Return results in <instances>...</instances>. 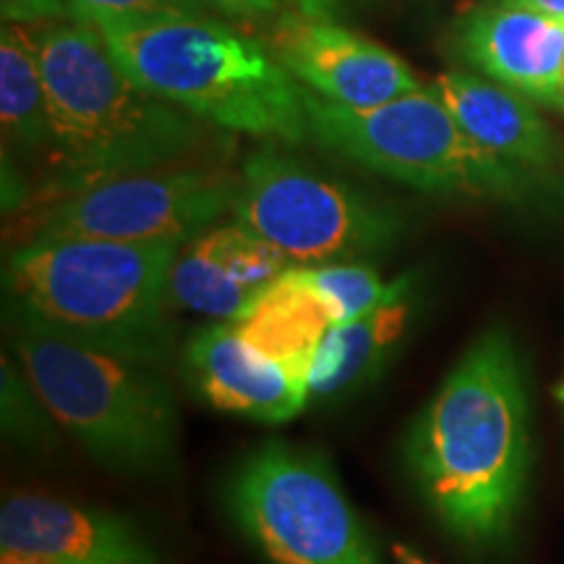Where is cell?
<instances>
[{"label":"cell","instance_id":"9c48e42d","mask_svg":"<svg viewBox=\"0 0 564 564\" xmlns=\"http://www.w3.org/2000/svg\"><path fill=\"white\" fill-rule=\"evenodd\" d=\"M236 194L238 183L223 173H126L53 204L34 238L181 243L232 207Z\"/></svg>","mask_w":564,"mask_h":564},{"label":"cell","instance_id":"8992f818","mask_svg":"<svg viewBox=\"0 0 564 564\" xmlns=\"http://www.w3.org/2000/svg\"><path fill=\"white\" fill-rule=\"evenodd\" d=\"M303 100L322 147L419 192L514 202L531 188V173L484 150L432 87L366 110L327 102L306 87Z\"/></svg>","mask_w":564,"mask_h":564},{"label":"cell","instance_id":"52a82bcc","mask_svg":"<svg viewBox=\"0 0 564 564\" xmlns=\"http://www.w3.org/2000/svg\"><path fill=\"white\" fill-rule=\"evenodd\" d=\"M230 512L272 564H382L333 465L314 449H257L232 478Z\"/></svg>","mask_w":564,"mask_h":564},{"label":"cell","instance_id":"44dd1931","mask_svg":"<svg viewBox=\"0 0 564 564\" xmlns=\"http://www.w3.org/2000/svg\"><path fill=\"white\" fill-rule=\"evenodd\" d=\"M66 0H3V21L13 24H40V21L68 19Z\"/></svg>","mask_w":564,"mask_h":564},{"label":"cell","instance_id":"7402d4cb","mask_svg":"<svg viewBox=\"0 0 564 564\" xmlns=\"http://www.w3.org/2000/svg\"><path fill=\"white\" fill-rule=\"evenodd\" d=\"M293 3L299 6V13H303V17L335 21L337 17H343L352 3H364V0H293Z\"/></svg>","mask_w":564,"mask_h":564},{"label":"cell","instance_id":"7a4b0ae2","mask_svg":"<svg viewBox=\"0 0 564 564\" xmlns=\"http://www.w3.org/2000/svg\"><path fill=\"white\" fill-rule=\"evenodd\" d=\"M26 26L45 87L47 147L74 192L167 165L199 144L188 112L139 87L89 21Z\"/></svg>","mask_w":564,"mask_h":564},{"label":"cell","instance_id":"5bb4252c","mask_svg":"<svg viewBox=\"0 0 564 564\" xmlns=\"http://www.w3.org/2000/svg\"><path fill=\"white\" fill-rule=\"evenodd\" d=\"M291 267L285 253L243 225H223L199 232L175 257L171 295L196 314L232 322Z\"/></svg>","mask_w":564,"mask_h":564},{"label":"cell","instance_id":"ffe728a7","mask_svg":"<svg viewBox=\"0 0 564 564\" xmlns=\"http://www.w3.org/2000/svg\"><path fill=\"white\" fill-rule=\"evenodd\" d=\"M70 17H160V13H194L188 0H66Z\"/></svg>","mask_w":564,"mask_h":564},{"label":"cell","instance_id":"4316f807","mask_svg":"<svg viewBox=\"0 0 564 564\" xmlns=\"http://www.w3.org/2000/svg\"><path fill=\"white\" fill-rule=\"evenodd\" d=\"M556 398H560V403L564 405V379H562V384L556 387Z\"/></svg>","mask_w":564,"mask_h":564},{"label":"cell","instance_id":"ba28073f","mask_svg":"<svg viewBox=\"0 0 564 564\" xmlns=\"http://www.w3.org/2000/svg\"><path fill=\"white\" fill-rule=\"evenodd\" d=\"M230 209L293 267L352 262L392 246L400 232L392 212L272 150L246 162Z\"/></svg>","mask_w":564,"mask_h":564},{"label":"cell","instance_id":"83f0119b","mask_svg":"<svg viewBox=\"0 0 564 564\" xmlns=\"http://www.w3.org/2000/svg\"><path fill=\"white\" fill-rule=\"evenodd\" d=\"M188 3H192V6H194V9H196V3H199V0H188Z\"/></svg>","mask_w":564,"mask_h":564},{"label":"cell","instance_id":"30bf717a","mask_svg":"<svg viewBox=\"0 0 564 564\" xmlns=\"http://www.w3.org/2000/svg\"><path fill=\"white\" fill-rule=\"evenodd\" d=\"M272 53L293 79L343 108H379L421 89L403 58L335 21L285 17L272 32Z\"/></svg>","mask_w":564,"mask_h":564},{"label":"cell","instance_id":"7c38bea8","mask_svg":"<svg viewBox=\"0 0 564 564\" xmlns=\"http://www.w3.org/2000/svg\"><path fill=\"white\" fill-rule=\"evenodd\" d=\"M186 373L212 408L262 423H285L306 408L308 387L251 348L232 324H212L186 345Z\"/></svg>","mask_w":564,"mask_h":564},{"label":"cell","instance_id":"603a6c76","mask_svg":"<svg viewBox=\"0 0 564 564\" xmlns=\"http://www.w3.org/2000/svg\"><path fill=\"white\" fill-rule=\"evenodd\" d=\"M215 3L230 13H270L280 9L282 0H215Z\"/></svg>","mask_w":564,"mask_h":564},{"label":"cell","instance_id":"5b68a950","mask_svg":"<svg viewBox=\"0 0 564 564\" xmlns=\"http://www.w3.org/2000/svg\"><path fill=\"white\" fill-rule=\"evenodd\" d=\"M11 343L34 398L95 460L129 474L173 463L178 413L158 366L21 319Z\"/></svg>","mask_w":564,"mask_h":564},{"label":"cell","instance_id":"277c9868","mask_svg":"<svg viewBox=\"0 0 564 564\" xmlns=\"http://www.w3.org/2000/svg\"><path fill=\"white\" fill-rule=\"evenodd\" d=\"M178 246L32 238L6 272L13 312L66 340L158 366L171 352L165 295Z\"/></svg>","mask_w":564,"mask_h":564},{"label":"cell","instance_id":"d6986e66","mask_svg":"<svg viewBox=\"0 0 564 564\" xmlns=\"http://www.w3.org/2000/svg\"><path fill=\"white\" fill-rule=\"evenodd\" d=\"M303 274L312 282L314 291L322 295L324 303L333 308L337 324H345L373 308L382 299L387 285L379 280L373 267L335 262L303 267Z\"/></svg>","mask_w":564,"mask_h":564},{"label":"cell","instance_id":"8fae6325","mask_svg":"<svg viewBox=\"0 0 564 564\" xmlns=\"http://www.w3.org/2000/svg\"><path fill=\"white\" fill-rule=\"evenodd\" d=\"M457 47L489 79L564 112L562 21L499 0L465 13L457 26Z\"/></svg>","mask_w":564,"mask_h":564},{"label":"cell","instance_id":"484cf974","mask_svg":"<svg viewBox=\"0 0 564 564\" xmlns=\"http://www.w3.org/2000/svg\"><path fill=\"white\" fill-rule=\"evenodd\" d=\"M3 564H63L51 556H37V554H19V552H3Z\"/></svg>","mask_w":564,"mask_h":564},{"label":"cell","instance_id":"2e32d148","mask_svg":"<svg viewBox=\"0 0 564 564\" xmlns=\"http://www.w3.org/2000/svg\"><path fill=\"white\" fill-rule=\"evenodd\" d=\"M419 274L405 272L387 285L377 306L356 319L337 324L316 352L308 394L329 400L371 382L403 343L419 312Z\"/></svg>","mask_w":564,"mask_h":564},{"label":"cell","instance_id":"3957f363","mask_svg":"<svg viewBox=\"0 0 564 564\" xmlns=\"http://www.w3.org/2000/svg\"><path fill=\"white\" fill-rule=\"evenodd\" d=\"M118 66L160 100L220 129L299 141L312 137L303 87L272 47L196 19L87 17Z\"/></svg>","mask_w":564,"mask_h":564},{"label":"cell","instance_id":"d4e9b609","mask_svg":"<svg viewBox=\"0 0 564 564\" xmlns=\"http://www.w3.org/2000/svg\"><path fill=\"white\" fill-rule=\"evenodd\" d=\"M390 554H392V564H434L432 560H426L421 552H415L413 546L400 544V541L390 546Z\"/></svg>","mask_w":564,"mask_h":564},{"label":"cell","instance_id":"6da1fadb","mask_svg":"<svg viewBox=\"0 0 564 564\" xmlns=\"http://www.w3.org/2000/svg\"><path fill=\"white\" fill-rule=\"evenodd\" d=\"M405 463L423 502L463 544L489 549L512 533L531 440L523 371L502 329L478 337L449 371L408 434Z\"/></svg>","mask_w":564,"mask_h":564},{"label":"cell","instance_id":"cb8c5ba5","mask_svg":"<svg viewBox=\"0 0 564 564\" xmlns=\"http://www.w3.org/2000/svg\"><path fill=\"white\" fill-rule=\"evenodd\" d=\"M505 3L525 6V9L544 13V17H552L564 24V0H505Z\"/></svg>","mask_w":564,"mask_h":564},{"label":"cell","instance_id":"9a60e30c","mask_svg":"<svg viewBox=\"0 0 564 564\" xmlns=\"http://www.w3.org/2000/svg\"><path fill=\"white\" fill-rule=\"evenodd\" d=\"M432 89L484 150L520 171L552 173L564 162L560 137L520 91L465 70H444Z\"/></svg>","mask_w":564,"mask_h":564},{"label":"cell","instance_id":"ac0fdd59","mask_svg":"<svg viewBox=\"0 0 564 564\" xmlns=\"http://www.w3.org/2000/svg\"><path fill=\"white\" fill-rule=\"evenodd\" d=\"M0 118L13 147L40 150L47 144V105L37 53L26 24L3 21L0 32Z\"/></svg>","mask_w":564,"mask_h":564},{"label":"cell","instance_id":"e0dca14e","mask_svg":"<svg viewBox=\"0 0 564 564\" xmlns=\"http://www.w3.org/2000/svg\"><path fill=\"white\" fill-rule=\"evenodd\" d=\"M251 348L280 364L308 387L324 337L337 327L333 308L324 303L303 267H291L230 322Z\"/></svg>","mask_w":564,"mask_h":564},{"label":"cell","instance_id":"4fadbf2b","mask_svg":"<svg viewBox=\"0 0 564 564\" xmlns=\"http://www.w3.org/2000/svg\"><path fill=\"white\" fill-rule=\"evenodd\" d=\"M0 549L51 556L63 564H158L137 528L118 514L40 494L6 499L0 510Z\"/></svg>","mask_w":564,"mask_h":564}]
</instances>
